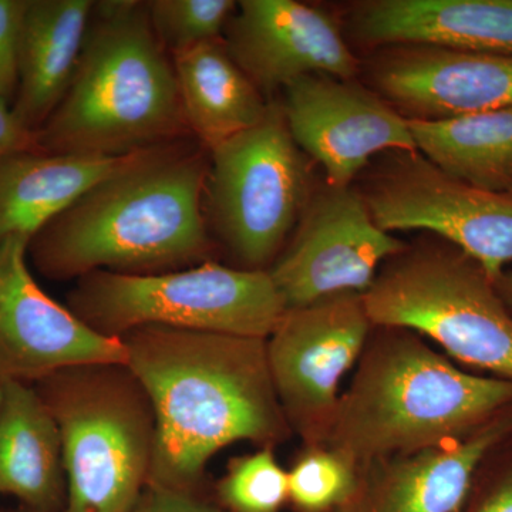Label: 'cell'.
I'll list each match as a JSON object with an SVG mask.
<instances>
[{
  "label": "cell",
  "mask_w": 512,
  "mask_h": 512,
  "mask_svg": "<svg viewBox=\"0 0 512 512\" xmlns=\"http://www.w3.org/2000/svg\"><path fill=\"white\" fill-rule=\"evenodd\" d=\"M493 284L495 291L512 313V269H505L503 274L494 279Z\"/></svg>",
  "instance_id": "obj_30"
},
{
  "label": "cell",
  "mask_w": 512,
  "mask_h": 512,
  "mask_svg": "<svg viewBox=\"0 0 512 512\" xmlns=\"http://www.w3.org/2000/svg\"><path fill=\"white\" fill-rule=\"evenodd\" d=\"M62 440L63 512H130L150 483L153 404L126 363H87L33 383Z\"/></svg>",
  "instance_id": "obj_5"
},
{
  "label": "cell",
  "mask_w": 512,
  "mask_h": 512,
  "mask_svg": "<svg viewBox=\"0 0 512 512\" xmlns=\"http://www.w3.org/2000/svg\"><path fill=\"white\" fill-rule=\"evenodd\" d=\"M293 231L268 269L286 309L339 293L363 295L380 266L406 248L376 224L362 192L352 185L313 190Z\"/></svg>",
  "instance_id": "obj_11"
},
{
  "label": "cell",
  "mask_w": 512,
  "mask_h": 512,
  "mask_svg": "<svg viewBox=\"0 0 512 512\" xmlns=\"http://www.w3.org/2000/svg\"><path fill=\"white\" fill-rule=\"evenodd\" d=\"M0 512H30V511L25 510V508H23V511H6V510H0Z\"/></svg>",
  "instance_id": "obj_32"
},
{
  "label": "cell",
  "mask_w": 512,
  "mask_h": 512,
  "mask_svg": "<svg viewBox=\"0 0 512 512\" xmlns=\"http://www.w3.org/2000/svg\"><path fill=\"white\" fill-rule=\"evenodd\" d=\"M476 512H512V471L487 495Z\"/></svg>",
  "instance_id": "obj_29"
},
{
  "label": "cell",
  "mask_w": 512,
  "mask_h": 512,
  "mask_svg": "<svg viewBox=\"0 0 512 512\" xmlns=\"http://www.w3.org/2000/svg\"><path fill=\"white\" fill-rule=\"evenodd\" d=\"M29 242L0 239V377L33 384L70 366L126 363L120 339L100 335L40 288Z\"/></svg>",
  "instance_id": "obj_13"
},
{
  "label": "cell",
  "mask_w": 512,
  "mask_h": 512,
  "mask_svg": "<svg viewBox=\"0 0 512 512\" xmlns=\"http://www.w3.org/2000/svg\"><path fill=\"white\" fill-rule=\"evenodd\" d=\"M360 190L383 231H429L446 239L494 281L512 264V192L474 187L419 151H393Z\"/></svg>",
  "instance_id": "obj_9"
},
{
  "label": "cell",
  "mask_w": 512,
  "mask_h": 512,
  "mask_svg": "<svg viewBox=\"0 0 512 512\" xmlns=\"http://www.w3.org/2000/svg\"><path fill=\"white\" fill-rule=\"evenodd\" d=\"M67 308L113 339L143 326L268 339L286 312L268 271L215 261L156 275L92 272L77 279Z\"/></svg>",
  "instance_id": "obj_6"
},
{
  "label": "cell",
  "mask_w": 512,
  "mask_h": 512,
  "mask_svg": "<svg viewBox=\"0 0 512 512\" xmlns=\"http://www.w3.org/2000/svg\"><path fill=\"white\" fill-rule=\"evenodd\" d=\"M120 340L156 414L148 484L194 491L222 448L238 441L272 448L288 439L266 339L143 326Z\"/></svg>",
  "instance_id": "obj_1"
},
{
  "label": "cell",
  "mask_w": 512,
  "mask_h": 512,
  "mask_svg": "<svg viewBox=\"0 0 512 512\" xmlns=\"http://www.w3.org/2000/svg\"><path fill=\"white\" fill-rule=\"evenodd\" d=\"M93 5V0H28L20 29L18 90L12 110L35 134L69 89Z\"/></svg>",
  "instance_id": "obj_18"
},
{
  "label": "cell",
  "mask_w": 512,
  "mask_h": 512,
  "mask_svg": "<svg viewBox=\"0 0 512 512\" xmlns=\"http://www.w3.org/2000/svg\"><path fill=\"white\" fill-rule=\"evenodd\" d=\"M204 211L241 269L268 271L312 195L309 158L296 146L281 101L261 123L211 150Z\"/></svg>",
  "instance_id": "obj_8"
},
{
  "label": "cell",
  "mask_w": 512,
  "mask_h": 512,
  "mask_svg": "<svg viewBox=\"0 0 512 512\" xmlns=\"http://www.w3.org/2000/svg\"><path fill=\"white\" fill-rule=\"evenodd\" d=\"M417 151L464 183L512 192V107L450 117L409 119Z\"/></svg>",
  "instance_id": "obj_22"
},
{
  "label": "cell",
  "mask_w": 512,
  "mask_h": 512,
  "mask_svg": "<svg viewBox=\"0 0 512 512\" xmlns=\"http://www.w3.org/2000/svg\"><path fill=\"white\" fill-rule=\"evenodd\" d=\"M28 0H0V97L15 100L18 90L20 29Z\"/></svg>",
  "instance_id": "obj_26"
},
{
  "label": "cell",
  "mask_w": 512,
  "mask_h": 512,
  "mask_svg": "<svg viewBox=\"0 0 512 512\" xmlns=\"http://www.w3.org/2000/svg\"><path fill=\"white\" fill-rule=\"evenodd\" d=\"M30 512H63L66 471L62 440L35 386L3 379L0 409V497Z\"/></svg>",
  "instance_id": "obj_19"
},
{
  "label": "cell",
  "mask_w": 512,
  "mask_h": 512,
  "mask_svg": "<svg viewBox=\"0 0 512 512\" xmlns=\"http://www.w3.org/2000/svg\"><path fill=\"white\" fill-rule=\"evenodd\" d=\"M130 512H222L194 491L148 484Z\"/></svg>",
  "instance_id": "obj_27"
},
{
  "label": "cell",
  "mask_w": 512,
  "mask_h": 512,
  "mask_svg": "<svg viewBox=\"0 0 512 512\" xmlns=\"http://www.w3.org/2000/svg\"><path fill=\"white\" fill-rule=\"evenodd\" d=\"M375 92L407 119L437 120L512 107V55L429 45L382 47Z\"/></svg>",
  "instance_id": "obj_15"
},
{
  "label": "cell",
  "mask_w": 512,
  "mask_h": 512,
  "mask_svg": "<svg viewBox=\"0 0 512 512\" xmlns=\"http://www.w3.org/2000/svg\"><path fill=\"white\" fill-rule=\"evenodd\" d=\"M210 154L194 137L137 151L30 239L39 274L156 275L212 261L204 211Z\"/></svg>",
  "instance_id": "obj_2"
},
{
  "label": "cell",
  "mask_w": 512,
  "mask_h": 512,
  "mask_svg": "<svg viewBox=\"0 0 512 512\" xmlns=\"http://www.w3.org/2000/svg\"><path fill=\"white\" fill-rule=\"evenodd\" d=\"M356 42L512 55V0H366L350 12Z\"/></svg>",
  "instance_id": "obj_16"
},
{
  "label": "cell",
  "mask_w": 512,
  "mask_h": 512,
  "mask_svg": "<svg viewBox=\"0 0 512 512\" xmlns=\"http://www.w3.org/2000/svg\"><path fill=\"white\" fill-rule=\"evenodd\" d=\"M191 137L173 60L147 2H94L72 82L37 131V148L123 157Z\"/></svg>",
  "instance_id": "obj_3"
},
{
  "label": "cell",
  "mask_w": 512,
  "mask_h": 512,
  "mask_svg": "<svg viewBox=\"0 0 512 512\" xmlns=\"http://www.w3.org/2000/svg\"><path fill=\"white\" fill-rule=\"evenodd\" d=\"M511 431L512 410L464 439L375 463L365 512H458L477 468Z\"/></svg>",
  "instance_id": "obj_17"
},
{
  "label": "cell",
  "mask_w": 512,
  "mask_h": 512,
  "mask_svg": "<svg viewBox=\"0 0 512 512\" xmlns=\"http://www.w3.org/2000/svg\"><path fill=\"white\" fill-rule=\"evenodd\" d=\"M362 296L373 326L427 336L453 359L512 382V313L457 248H404Z\"/></svg>",
  "instance_id": "obj_7"
},
{
  "label": "cell",
  "mask_w": 512,
  "mask_h": 512,
  "mask_svg": "<svg viewBox=\"0 0 512 512\" xmlns=\"http://www.w3.org/2000/svg\"><path fill=\"white\" fill-rule=\"evenodd\" d=\"M284 93L291 136L323 168L326 184L350 187L376 154L417 151L409 119L355 79L309 74Z\"/></svg>",
  "instance_id": "obj_12"
},
{
  "label": "cell",
  "mask_w": 512,
  "mask_h": 512,
  "mask_svg": "<svg viewBox=\"0 0 512 512\" xmlns=\"http://www.w3.org/2000/svg\"><path fill=\"white\" fill-rule=\"evenodd\" d=\"M185 117L211 150L264 119L269 101L229 55L224 39L171 56Z\"/></svg>",
  "instance_id": "obj_21"
},
{
  "label": "cell",
  "mask_w": 512,
  "mask_h": 512,
  "mask_svg": "<svg viewBox=\"0 0 512 512\" xmlns=\"http://www.w3.org/2000/svg\"><path fill=\"white\" fill-rule=\"evenodd\" d=\"M133 154L100 157L35 150L2 158L0 239H32L90 188L123 167Z\"/></svg>",
  "instance_id": "obj_20"
},
{
  "label": "cell",
  "mask_w": 512,
  "mask_h": 512,
  "mask_svg": "<svg viewBox=\"0 0 512 512\" xmlns=\"http://www.w3.org/2000/svg\"><path fill=\"white\" fill-rule=\"evenodd\" d=\"M35 150H39L36 134L20 123L9 101L0 97V160L23 151Z\"/></svg>",
  "instance_id": "obj_28"
},
{
  "label": "cell",
  "mask_w": 512,
  "mask_h": 512,
  "mask_svg": "<svg viewBox=\"0 0 512 512\" xmlns=\"http://www.w3.org/2000/svg\"><path fill=\"white\" fill-rule=\"evenodd\" d=\"M3 402V379L0 377V409H2Z\"/></svg>",
  "instance_id": "obj_31"
},
{
  "label": "cell",
  "mask_w": 512,
  "mask_h": 512,
  "mask_svg": "<svg viewBox=\"0 0 512 512\" xmlns=\"http://www.w3.org/2000/svg\"><path fill=\"white\" fill-rule=\"evenodd\" d=\"M289 500L306 512L329 510L352 497L355 466L332 450L313 448L288 471Z\"/></svg>",
  "instance_id": "obj_25"
},
{
  "label": "cell",
  "mask_w": 512,
  "mask_h": 512,
  "mask_svg": "<svg viewBox=\"0 0 512 512\" xmlns=\"http://www.w3.org/2000/svg\"><path fill=\"white\" fill-rule=\"evenodd\" d=\"M225 507L232 512H278L289 500L288 471L272 448L235 458L218 485Z\"/></svg>",
  "instance_id": "obj_24"
},
{
  "label": "cell",
  "mask_w": 512,
  "mask_h": 512,
  "mask_svg": "<svg viewBox=\"0 0 512 512\" xmlns=\"http://www.w3.org/2000/svg\"><path fill=\"white\" fill-rule=\"evenodd\" d=\"M222 39L268 100L299 77L326 74L350 80L359 72L338 23L295 0H241Z\"/></svg>",
  "instance_id": "obj_14"
},
{
  "label": "cell",
  "mask_w": 512,
  "mask_h": 512,
  "mask_svg": "<svg viewBox=\"0 0 512 512\" xmlns=\"http://www.w3.org/2000/svg\"><path fill=\"white\" fill-rule=\"evenodd\" d=\"M360 293L286 309L266 339L269 367L291 429L323 443L340 400L339 384L362 356L372 328Z\"/></svg>",
  "instance_id": "obj_10"
},
{
  "label": "cell",
  "mask_w": 512,
  "mask_h": 512,
  "mask_svg": "<svg viewBox=\"0 0 512 512\" xmlns=\"http://www.w3.org/2000/svg\"><path fill=\"white\" fill-rule=\"evenodd\" d=\"M234 0H150L151 25L170 56L224 37Z\"/></svg>",
  "instance_id": "obj_23"
},
{
  "label": "cell",
  "mask_w": 512,
  "mask_h": 512,
  "mask_svg": "<svg viewBox=\"0 0 512 512\" xmlns=\"http://www.w3.org/2000/svg\"><path fill=\"white\" fill-rule=\"evenodd\" d=\"M386 329L363 350L322 443L353 466L464 439L511 412V380L463 372L410 330Z\"/></svg>",
  "instance_id": "obj_4"
}]
</instances>
